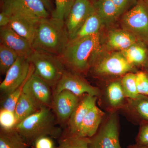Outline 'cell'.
Returning a JSON list of instances; mask_svg holds the SVG:
<instances>
[{
  "label": "cell",
  "instance_id": "23",
  "mask_svg": "<svg viewBox=\"0 0 148 148\" xmlns=\"http://www.w3.org/2000/svg\"><path fill=\"white\" fill-rule=\"evenodd\" d=\"M40 108L29 95L23 92L16 103L14 111L17 124L36 113Z\"/></svg>",
  "mask_w": 148,
  "mask_h": 148
},
{
  "label": "cell",
  "instance_id": "36",
  "mask_svg": "<svg viewBox=\"0 0 148 148\" xmlns=\"http://www.w3.org/2000/svg\"><path fill=\"white\" fill-rule=\"evenodd\" d=\"M10 21V16L3 12L0 13V27L8 26Z\"/></svg>",
  "mask_w": 148,
  "mask_h": 148
},
{
  "label": "cell",
  "instance_id": "28",
  "mask_svg": "<svg viewBox=\"0 0 148 148\" xmlns=\"http://www.w3.org/2000/svg\"><path fill=\"white\" fill-rule=\"evenodd\" d=\"M90 138L70 135L62 139L56 148H88Z\"/></svg>",
  "mask_w": 148,
  "mask_h": 148
},
{
  "label": "cell",
  "instance_id": "18",
  "mask_svg": "<svg viewBox=\"0 0 148 148\" xmlns=\"http://www.w3.org/2000/svg\"><path fill=\"white\" fill-rule=\"evenodd\" d=\"M135 117L139 124L148 122V95H140L134 99H127L122 108Z\"/></svg>",
  "mask_w": 148,
  "mask_h": 148
},
{
  "label": "cell",
  "instance_id": "17",
  "mask_svg": "<svg viewBox=\"0 0 148 148\" xmlns=\"http://www.w3.org/2000/svg\"><path fill=\"white\" fill-rule=\"evenodd\" d=\"M106 114L95 106L88 112L80 125L76 135L90 138L96 134L105 118Z\"/></svg>",
  "mask_w": 148,
  "mask_h": 148
},
{
  "label": "cell",
  "instance_id": "25",
  "mask_svg": "<svg viewBox=\"0 0 148 148\" xmlns=\"http://www.w3.org/2000/svg\"><path fill=\"white\" fill-rule=\"evenodd\" d=\"M29 145L14 129L0 132V148H28Z\"/></svg>",
  "mask_w": 148,
  "mask_h": 148
},
{
  "label": "cell",
  "instance_id": "38",
  "mask_svg": "<svg viewBox=\"0 0 148 148\" xmlns=\"http://www.w3.org/2000/svg\"><path fill=\"white\" fill-rule=\"evenodd\" d=\"M127 148H148L146 147H142V146H140L136 145V144H134V145H130L128 146Z\"/></svg>",
  "mask_w": 148,
  "mask_h": 148
},
{
  "label": "cell",
  "instance_id": "40",
  "mask_svg": "<svg viewBox=\"0 0 148 148\" xmlns=\"http://www.w3.org/2000/svg\"><path fill=\"white\" fill-rule=\"evenodd\" d=\"M145 71H146L147 72V73H148V66L147 67V68H146V69H145Z\"/></svg>",
  "mask_w": 148,
  "mask_h": 148
},
{
  "label": "cell",
  "instance_id": "14",
  "mask_svg": "<svg viewBox=\"0 0 148 148\" xmlns=\"http://www.w3.org/2000/svg\"><path fill=\"white\" fill-rule=\"evenodd\" d=\"M9 16H10L9 27L18 34L28 40L32 45L40 19L21 13L13 14Z\"/></svg>",
  "mask_w": 148,
  "mask_h": 148
},
{
  "label": "cell",
  "instance_id": "1",
  "mask_svg": "<svg viewBox=\"0 0 148 148\" xmlns=\"http://www.w3.org/2000/svg\"><path fill=\"white\" fill-rule=\"evenodd\" d=\"M100 32L77 40H70L60 57L71 71L85 73L90 70L101 53Z\"/></svg>",
  "mask_w": 148,
  "mask_h": 148
},
{
  "label": "cell",
  "instance_id": "30",
  "mask_svg": "<svg viewBox=\"0 0 148 148\" xmlns=\"http://www.w3.org/2000/svg\"><path fill=\"white\" fill-rule=\"evenodd\" d=\"M33 70V67L32 66V70L30 74L31 73ZM27 79L25 81V82L23 84L21 85V86L16 88V90L11 92L9 95L6 96L5 99L3 101L1 108L14 112L16 103L18 102L20 96H21V94L23 93V88Z\"/></svg>",
  "mask_w": 148,
  "mask_h": 148
},
{
  "label": "cell",
  "instance_id": "11",
  "mask_svg": "<svg viewBox=\"0 0 148 148\" xmlns=\"http://www.w3.org/2000/svg\"><path fill=\"white\" fill-rule=\"evenodd\" d=\"M34 71L33 68L24 84L23 92L29 95L40 108L47 107L51 108L53 96L51 87L34 73Z\"/></svg>",
  "mask_w": 148,
  "mask_h": 148
},
{
  "label": "cell",
  "instance_id": "33",
  "mask_svg": "<svg viewBox=\"0 0 148 148\" xmlns=\"http://www.w3.org/2000/svg\"><path fill=\"white\" fill-rule=\"evenodd\" d=\"M135 144L148 148V122L140 124V128L135 139Z\"/></svg>",
  "mask_w": 148,
  "mask_h": 148
},
{
  "label": "cell",
  "instance_id": "12",
  "mask_svg": "<svg viewBox=\"0 0 148 148\" xmlns=\"http://www.w3.org/2000/svg\"><path fill=\"white\" fill-rule=\"evenodd\" d=\"M95 10L90 0H75L64 20L70 40L79 31L88 18Z\"/></svg>",
  "mask_w": 148,
  "mask_h": 148
},
{
  "label": "cell",
  "instance_id": "21",
  "mask_svg": "<svg viewBox=\"0 0 148 148\" xmlns=\"http://www.w3.org/2000/svg\"><path fill=\"white\" fill-rule=\"evenodd\" d=\"M106 95L107 102L112 111L122 109L126 103L125 97L121 82L114 81L109 84L106 88Z\"/></svg>",
  "mask_w": 148,
  "mask_h": 148
},
{
  "label": "cell",
  "instance_id": "31",
  "mask_svg": "<svg viewBox=\"0 0 148 148\" xmlns=\"http://www.w3.org/2000/svg\"><path fill=\"white\" fill-rule=\"evenodd\" d=\"M17 121L14 112L1 108L0 111V125L1 129L10 130L14 129Z\"/></svg>",
  "mask_w": 148,
  "mask_h": 148
},
{
  "label": "cell",
  "instance_id": "3",
  "mask_svg": "<svg viewBox=\"0 0 148 148\" xmlns=\"http://www.w3.org/2000/svg\"><path fill=\"white\" fill-rule=\"evenodd\" d=\"M51 108L42 107L36 113L17 123L14 130L28 145L36 139L48 136L53 139L61 137L62 130L56 125L55 115Z\"/></svg>",
  "mask_w": 148,
  "mask_h": 148
},
{
  "label": "cell",
  "instance_id": "4",
  "mask_svg": "<svg viewBox=\"0 0 148 148\" xmlns=\"http://www.w3.org/2000/svg\"><path fill=\"white\" fill-rule=\"evenodd\" d=\"M27 58L34 68V73L51 87H55L66 70V66L58 56L34 50Z\"/></svg>",
  "mask_w": 148,
  "mask_h": 148
},
{
  "label": "cell",
  "instance_id": "8",
  "mask_svg": "<svg viewBox=\"0 0 148 148\" xmlns=\"http://www.w3.org/2000/svg\"><path fill=\"white\" fill-rule=\"evenodd\" d=\"M79 74L66 70L56 86L54 94L66 90L80 98L85 95L100 96L101 91L98 88L91 85Z\"/></svg>",
  "mask_w": 148,
  "mask_h": 148
},
{
  "label": "cell",
  "instance_id": "10",
  "mask_svg": "<svg viewBox=\"0 0 148 148\" xmlns=\"http://www.w3.org/2000/svg\"><path fill=\"white\" fill-rule=\"evenodd\" d=\"M1 12L10 15L15 13L28 14L41 19L51 14L40 0H1Z\"/></svg>",
  "mask_w": 148,
  "mask_h": 148
},
{
  "label": "cell",
  "instance_id": "34",
  "mask_svg": "<svg viewBox=\"0 0 148 148\" xmlns=\"http://www.w3.org/2000/svg\"><path fill=\"white\" fill-rule=\"evenodd\" d=\"M34 148H56L52 138L42 136L37 138L32 143Z\"/></svg>",
  "mask_w": 148,
  "mask_h": 148
},
{
  "label": "cell",
  "instance_id": "27",
  "mask_svg": "<svg viewBox=\"0 0 148 148\" xmlns=\"http://www.w3.org/2000/svg\"><path fill=\"white\" fill-rule=\"evenodd\" d=\"M122 87L127 99H134L138 94L136 83V74L131 72L123 76L121 81Z\"/></svg>",
  "mask_w": 148,
  "mask_h": 148
},
{
  "label": "cell",
  "instance_id": "22",
  "mask_svg": "<svg viewBox=\"0 0 148 148\" xmlns=\"http://www.w3.org/2000/svg\"><path fill=\"white\" fill-rule=\"evenodd\" d=\"M93 4L101 16L103 25L113 23L122 15L111 0H97Z\"/></svg>",
  "mask_w": 148,
  "mask_h": 148
},
{
  "label": "cell",
  "instance_id": "5",
  "mask_svg": "<svg viewBox=\"0 0 148 148\" xmlns=\"http://www.w3.org/2000/svg\"><path fill=\"white\" fill-rule=\"evenodd\" d=\"M121 23L123 29L148 45V5L143 0H138L134 6L123 14Z\"/></svg>",
  "mask_w": 148,
  "mask_h": 148
},
{
  "label": "cell",
  "instance_id": "6",
  "mask_svg": "<svg viewBox=\"0 0 148 148\" xmlns=\"http://www.w3.org/2000/svg\"><path fill=\"white\" fill-rule=\"evenodd\" d=\"M119 118L116 111L110 112L94 136L88 148H122L119 141Z\"/></svg>",
  "mask_w": 148,
  "mask_h": 148
},
{
  "label": "cell",
  "instance_id": "15",
  "mask_svg": "<svg viewBox=\"0 0 148 148\" xmlns=\"http://www.w3.org/2000/svg\"><path fill=\"white\" fill-rule=\"evenodd\" d=\"M1 43L10 48L18 56L28 58L34 51L32 44L9 27L0 28Z\"/></svg>",
  "mask_w": 148,
  "mask_h": 148
},
{
  "label": "cell",
  "instance_id": "16",
  "mask_svg": "<svg viewBox=\"0 0 148 148\" xmlns=\"http://www.w3.org/2000/svg\"><path fill=\"white\" fill-rule=\"evenodd\" d=\"M98 97L89 95L82 96L68 121L69 134L76 135L82 121L96 105Z\"/></svg>",
  "mask_w": 148,
  "mask_h": 148
},
{
  "label": "cell",
  "instance_id": "29",
  "mask_svg": "<svg viewBox=\"0 0 148 148\" xmlns=\"http://www.w3.org/2000/svg\"><path fill=\"white\" fill-rule=\"evenodd\" d=\"M75 0H54L55 7L51 14L52 18L65 20Z\"/></svg>",
  "mask_w": 148,
  "mask_h": 148
},
{
  "label": "cell",
  "instance_id": "9",
  "mask_svg": "<svg viewBox=\"0 0 148 148\" xmlns=\"http://www.w3.org/2000/svg\"><path fill=\"white\" fill-rule=\"evenodd\" d=\"M32 66L28 58L19 56L7 72L0 84L1 92L7 96L21 86L29 77Z\"/></svg>",
  "mask_w": 148,
  "mask_h": 148
},
{
  "label": "cell",
  "instance_id": "20",
  "mask_svg": "<svg viewBox=\"0 0 148 148\" xmlns=\"http://www.w3.org/2000/svg\"><path fill=\"white\" fill-rule=\"evenodd\" d=\"M128 62L134 66L147 68L148 66V51L147 45L139 42L120 51Z\"/></svg>",
  "mask_w": 148,
  "mask_h": 148
},
{
  "label": "cell",
  "instance_id": "32",
  "mask_svg": "<svg viewBox=\"0 0 148 148\" xmlns=\"http://www.w3.org/2000/svg\"><path fill=\"white\" fill-rule=\"evenodd\" d=\"M136 74V83L138 94L148 95V73L145 71H140Z\"/></svg>",
  "mask_w": 148,
  "mask_h": 148
},
{
  "label": "cell",
  "instance_id": "24",
  "mask_svg": "<svg viewBox=\"0 0 148 148\" xmlns=\"http://www.w3.org/2000/svg\"><path fill=\"white\" fill-rule=\"evenodd\" d=\"M103 25V21L101 16L95 9L76 34L70 40L79 39L99 33L101 26Z\"/></svg>",
  "mask_w": 148,
  "mask_h": 148
},
{
  "label": "cell",
  "instance_id": "26",
  "mask_svg": "<svg viewBox=\"0 0 148 148\" xmlns=\"http://www.w3.org/2000/svg\"><path fill=\"white\" fill-rule=\"evenodd\" d=\"M19 57L17 53L10 48L0 43V72L5 75L9 69Z\"/></svg>",
  "mask_w": 148,
  "mask_h": 148
},
{
  "label": "cell",
  "instance_id": "35",
  "mask_svg": "<svg viewBox=\"0 0 148 148\" xmlns=\"http://www.w3.org/2000/svg\"><path fill=\"white\" fill-rule=\"evenodd\" d=\"M122 14L134 6L138 0H111Z\"/></svg>",
  "mask_w": 148,
  "mask_h": 148
},
{
  "label": "cell",
  "instance_id": "19",
  "mask_svg": "<svg viewBox=\"0 0 148 148\" xmlns=\"http://www.w3.org/2000/svg\"><path fill=\"white\" fill-rule=\"evenodd\" d=\"M139 42L132 34L123 29L109 32L107 42L111 49L121 51Z\"/></svg>",
  "mask_w": 148,
  "mask_h": 148
},
{
  "label": "cell",
  "instance_id": "7",
  "mask_svg": "<svg viewBox=\"0 0 148 148\" xmlns=\"http://www.w3.org/2000/svg\"><path fill=\"white\" fill-rule=\"evenodd\" d=\"M93 73L97 76H119L133 72L134 66L130 64L120 51L114 52L100 58L92 64Z\"/></svg>",
  "mask_w": 148,
  "mask_h": 148
},
{
  "label": "cell",
  "instance_id": "2",
  "mask_svg": "<svg viewBox=\"0 0 148 148\" xmlns=\"http://www.w3.org/2000/svg\"><path fill=\"white\" fill-rule=\"evenodd\" d=\"M70 40L64 20L50 16L40 19L32 47L34 50L60 56Z\"/></svg>",
  "mask_w": 148,
  "mask_h": 148
},
{
  "label": "cell",
  "instance_id": "13",
  "mask_svg": "<svg viewBox=\"0 0 148 148\" xmlns=\"http://www.w3.org/2000/svg\"><path fill=\"white\" fill-rule=\"evenodd\" d=\"M81 98L66 90L54 94L51 109L59 122L69 121Z\"/></svg>",
  "mask_w": 148,
  "mask_h": 148
},
{
  "label": "cell",
  "instance_id": "37",
  "mask_svg": "<svg viewBox=\"0 0 148 148\" xmlns=\"http://www.w3.org/2000/svg\"><path fill=\"white\" fill-rule=\"evenodd\" d=\"M40 1L43 3L46 8L51 14L54 9L51 0H40Z\"/></svg>",
  "mask_w": 148,
  "mask_h": 148
},
{
  "label": "cell",
  "instance_id": "39",
  "mask_svg": "<svg viewBox=\"0 0 148 148\" xmlns=\"http://www.w3.org/2000/svg\"><path fill=\"white\" fill-rule=\"evenodd\" d=\"M143 1L148 5V0H143Z\"/></svg>",
  "mask_w": 148,
  "mask_h": 148
}]
</instances>
